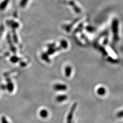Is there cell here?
<instances>
[{
  "label": "cell",
  "mask_w": 123,
  "mask_h": 123,
  "mask_svg": "<svg viewBox=\"0 0 123 123\" xmlns=\"http://www.w3.org/2000/svg\"><path fill=\"white\" fill-rule=\"evenodd\" d=\"M98 93L100 95H104L105 93V90L103 88H100L98 90Z\"/></svg>",
  "instance_id": "cell-6"
},
{
  "label": "cell",
  "mask_w": 123,
  "mask_h": 123,
  "mask_svg": "<svg viewBox=\"0 0 123 123\" xmlns=\"http://www.w3.org/2000/svg\"><path fill=\"white\" fill-rule=\"evenodd\" d=\"M40 115L43 118H46L49 115V112L46 110L43 109L40 112Z\"/></svg>",
  "instance_id": "cell-2"
},
{
  "label": "cell",
  "mask_w": 123,
  "mask_h": 123,
  "mask_svg": "<svg viewBox=\"0 0 123 123\" xmlns=\"http://www.w3.org/2000/svg\"><path fill=\"white\" fill-rule=\"evenodd\" d=\"M77 104L74 103L73 106H72L70 110L68 113V114L67 116V122L66 123H72V120L73 118V116H74V112L75 111V110L77 107Z\"/></svg>",
  "instance_id": "cell-1"
},
{
  "label": "cell",
  "mask_w": 123,
  "mask_h": 123,
  "mask_svg": "<svg viewBox=\"0 0 123 123\" xmlns=\"http://www.w3.org/2000/svg\"><path fill=\"white\" fill-rule=\"evenodd\" d=\"M116 116L119 118H121L123 117V110L118 112L117 113Z\"/></svg>",
  "instance_id": "cell-7"
},
{
  "label": "cell",
  "mask_w": 123,
  "mask_h": 123,
  "mask_svg": "<svg viewBox=\"0 0 123 123\" xmlns=\"http://www.w3.org/2000/svg\"><path fill=\"white\" fill-rule=\"evenodd\" d=\"M67 98V96L66 95H59L56 98V100L58 102H62L65 100Z\"/></svg>",
  "instance_id": "cell-3"
},
{
  "label": "cell",
  "mask_w": 123,
  "mask_h": 123,
  "mask_svg": "<svg viewBox=\"0 0 123 123\" xmlns=\"http://www.w3.org/2000/svg\"><path fill=\"white\" fill-rule=\"evenodd\" d=\"M54 89L56 90H65L66 89V87L65 86L62 85H56L54 86Z\"/></svg>",
  "instance_id": "cell-4"
},
{
  "label": "cell",
  "mask_w": 123,
  "mask_h": 123,
  "mask_svg": "<svg viewBox=\"0 0 123 123\" xmlns=\"http://www.w3.org/2000/svg\"><path fill=\"white\" fill-rule=\"evenodd\" d=\"M0 121L1 123H9L6 118L5 116H3L1 117Z\"/></svg>",
  "instance_id": "cell-5"
}]
</instances>
